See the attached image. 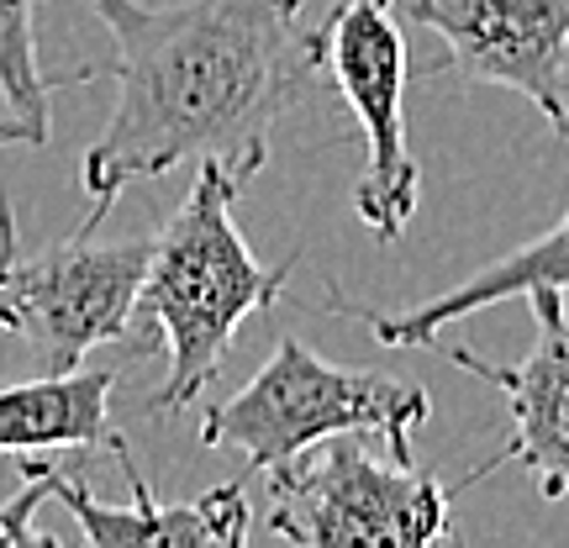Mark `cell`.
Returning a JSON list of instances; mask_svg holds the SVG:
<instances>
[{
    "instance_id": "cell-13",
    "label": "cell",
    "mask_w": 569,
    "mask_h": 548,
    "mask_svg": "<svg viewBox=\"0 0 569 548\" xmlns=\"http://www.w3.org/2000/svg\"><path fill=\"white\" fill-rule=\"evenodd\" d=\"M21 469H27V486L11 501H0V548H63L53 532L38 528L42 501H53V469L38 459H27Z\"/></svg>"
},
{
    "instance_id": "cell-2",
    "label": "cell",
    "mask_w": 569,
    "mask_h": 548,
    "mask_svg": "<svg viewBox=\"0 0 569 548\" xmlns=\"http://www.w3.org/2000/svg\"><path fill=\"white\" fill-rule=\"evenodd\" d=\"M264 163L269 153L201 159L184 201L148 243L132 332L138 327L148 332L142 353H153V348L169 353V375H163L159 396L148 401L153 417H180L184 407H196L201 390L217 380L243 317L269 311L290 285L296 253L284 265L264 269L253 259V248L243 243V232L232 227V201Z\"/></svg>"
},
{
    "instance_id": "cell-6",
    "label": "cell",
    "mask_w": 569,
    "mask_h": 548,
    "mask_svg": "<svg viewBox=\"0 0 569 548\" xmlns=\"http://www.w3.org/2000/svg\"><path fill=\"white\" fill-rule=\"evenodd\" d=\"M396 6L401 0H338L317 27V69L332 74L369 153L353 185V211L375 238H401L422 206V169L407 138V38Z\"/></svg>"
},
{
    "instance_id": "cell-10",
    "label": "cell",
    "mask_w": 569,
    "mask_h": 548,
    "mask_svg": "<svg viewBox=\"0 0 569 548\" xmlns=\"http://www.w3.org/2000/svg\"><path fill=\"white\" fill-rule=\"evenodd\" d=\"M569 296V211L565 222H553L543 238L511 248V253H496L486 269H475L469 280H459L453 290L432 296V301L411 306V311H375V306H353L343 301L338 290L322 301V311H338V317H353L375 332V343L386 348H422L427 338L448 332L453 322H465L486 306L501 301H565Z\"/></svg>"
},
{
    "instance_id": "cell-1",
    "label": "cell",
    "mask_w": 569,
    "mask_h": 548,
    "mask_svg": "<svg viewBox=\"0 0 569 548\" xmlns=\"http://www.w3.org/2000/svg\"><path fill=\"white\" fill-rule=\"evenodd\" d=\"M111 32L117 106L84 148L80 185L101 232L127 185L180 163L269 153V127L317 74L306 0H90Z\"/></svg>"
},
{
    "instance_id": "cell-8",
    "label": "cell",
    "mask_w": 569,
    "mask_h": 548,
    "mask_svg": "<svg viewBox=\"0 0 569 548\" xmlns=\"http://www.w3.org/2000/svg\"><path fill=\"white\" fill-rule=\"evenodd\" d=\"M532 322H538V343L528 348L522 365H490L475 348L448 343V332L427 338V353H438L448 365L469 369L475 380H486L507 396L511 407V438L507 448L486 459L465 486L486 480L490 469L522 465L538 480L543 501H565L569 496V311L565 301H528Z\"/></svg>"
},
{
    "instance_id": "cell-4",
    "label": "cell",
    "mask_w": 569,
    "mask_h": 548,
    "mask_svg": "<svg viewBox=\"0 0 569 548\" xmlns=\"http://www.w3.org/2000/svg\"><path fill=\"white\" fill-rule=\"evenodd\" d=\"M269 532L290 548H438L453 496L438 475L380 459L359 432L269 469Z\"/></svg>"
},
{
    "instance_id": "cell-14",
    "label": "cell",
    "mask_w": 569,
    "mask_h": 548,
    "mask_svg": "<svg viewBox=\"0 0 569 548\" xmlns=\"http://www.w3.org/2000/svg\"><path fill=\"white\" fill-rule=\"evenodd\" d=\"M438 548H465V538H459V532H453V538H443V544Z\"/></svg>"
},
{
    "instance_id": "cell-12",
    "label": "cell",
    "mask_w": 569,
    "mask_h": 548,
    "mask_svg": "<svg viewBox=\"0 0 569 548\" xmlns=\"http://www.w3.org/2000/svg\"><path fill=\"white\" fill-rule=\"evenodd\" d=\"M90 74L96 69L48 74L38 59V0H0V142L42 148L53 138V90Z\"/></svg>"
},
{
    "instance_id": "cell-5",
    "label": "cell",
    "mask_w": 569,
    "mask_h": 548,
    "mask_svg": "<svg viewBox=\"0 0 569 548\" xmlns=\"http://www.w3.org/2000/svg\"><path fill=\"white\" fill-rule=\"evenodd\" d=\"M148 243L153 238L96 243V232H74L21 253L17 211L0 196V327L32 348L48 375L80 369L90 348L127 343Z\"/></svg>"
},
{
    "instance_id": "cell-3",
    "label": "cell",
    "mask_w": 569,
    "mask_h": 548,
    "mask_svg": "<svg viewBox=\"0 0 569 548\" xmlns=\"http://www.w3.org/2000/svg\"><path fill=\"white\" fill-rule=\"evenodd\" d=\"M427 411L432 396L422 386L327 365L301 338H280L274 353L253 369V380L201 417V444L232 448L238 459H248V469L269 475L311 444L343 432H380L396 465H417L411 432L427 422Z\"/></svg>"
},
{
    "instance_id": "cell-7",
    "label": "cell",
    "mask_w": 569,
    "mask_h": 548,
    "mask_svg": "<svg viewBox=\"0 0 569 548\" xmlns=\"http://www.w3.org/2000/svg\"><path fill=\"white\" fill-rule=\"evenodd\" d=\"M396 11L443 38L427 74L517 90L569 138V0H401Z\"/></svg>"
},
{
    "instance_id": "cell-9",
    "label": "cell",
    "mask_w": 569,
    "mask_h": 548,
    "mask_svg": "<svg viewBox=\"0 0 569 548\" xmlns=\"http://www.w3.org/2000/svg\"><path fill=\"white\" fill-rule=\"evenodd\" d=\"M111 454L132 486V507H111L84 480L53 469V501L74 511L90 548H248V496L238 480L211 486L196 501H159L142 480L127 438H117Z\"/></svg>"
},
{
    "instance_id": "cell-11",
    "label": "cell",
    "mask_w": 569,
    "mask_h": 548,
    "mask_svg": "<svg viewBox=\"0 0 569 548\" xmlns=\"http://www.w3.org/2000/svg\"><path fill=\"white\" fill-rule=\"evenodd\" d=\"M117 369H69L21 386H0V454L38 459L53 448H111Z\"/></svg>"
}]
</instances>
